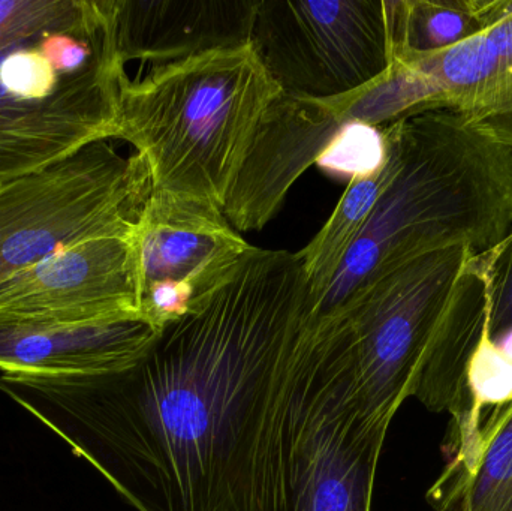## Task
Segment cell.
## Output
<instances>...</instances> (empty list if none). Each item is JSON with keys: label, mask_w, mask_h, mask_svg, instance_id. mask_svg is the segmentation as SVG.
<instances>
[{"label": "cell", "mask_w": 512, "mask_h": 511, "mask_svg": "<svg viewBox=\"0 0 512 511\" xmlns=\"http://www.w3.org/2000/svg\"><path fill=\"white\" fill-rule=\"evenodd\" d=\"M483 254L489 287L487 333L490 341H496L512 330V230L498 246Z\"/></svg>", "instance_id": "obj_20"}, {"label": "cell", "mask_w": 512, "mask_h": 511, "mask_svg": "<svg viewBox=\"0 0 512 511\" xmlns=\"http://www.w3.org/2000/svg\"><path fill=\"white\" fill-rule=\"evenodd\" d=\"M385 140L388 153L384 167L372 176L351 180L324 227L306 248L297 252L309 284L312 312L330 290L349 249L357 242L379 198L394 179L397 170L396 152L387 135Z\"/></svg>", "instance_id": "obj_15"}, {"label": "cell", "mask_w": 512, "mask_h": 511, "mask_svg": "<svg viewBox=\"0 0 512 511\" xmlns=\"http://www.w3.org/2000/svg\"><path fill=\"white\" fill-rule=\"evenodd\" d=\"M454 506L456 511H512V402L487 420L477 467Z\"/></svg>", "instance_id": "obj_17"}, {"label": "cell", "mask_w": 512, "mask_h": 511, "mask_svg": "<svg viewBox=\"0 0 512 511\" xmlns=\"http://www.w3.org/2000/svg\"><path fill=\"white\" fill-rule=\"evenodd\" d=\"M0 312L62 320L141 318L134 234L60 249L0 287Z\"/></svg>", "instance_id": "obj_11"}, {"label": "cell", "mask_w": 512, "mask_h": 511, "mask_svg": "<svg viewBox=\"0 0 512 511\" xmlns=\"http://www.w3.org/2000/svg\"><path fill=\"white\" fill-rule=\"evenodd\" d=\"M158 333L143 318L62 320L0 312V369L39 375L108 371L140 357Z\"/></svg>", "instance_id": "obj_14"}, {"label": "cell", "mask_w": 512, "mask_h": 511, "mask_svg": "<svg viewBox=\"0 0 512 511\" xmlns=\"http://www.w3.org/2000/svg\"><path fill=\"white\" fill-rule=\"evenodd\" d=\"M280 93L251 44L153 66L146 77L120 81L116 138L144 159L153 192L224 212Z\"/></svg>", "instance_id": "obj_4"}, {"label": "cell", "mask_w": 512, "mask_h": 511, "mask_svg": "<svg viewBox=\"0 0 512 511\" xmlns=\"http://www.w3.org/2000/svg\"><path fill=\"white\" fill-rule=\"evenodd\" d=\"M251 45L285 95H348L393 63L388 0H258Z\"/></svg>", "instance_id": "obj_8"}, {"label": "cell", "mask_w": 512, "mask_h": 511, "mask_svg": "<svg viewBox=\"0 0 512 511\" xmlns=\"http://www.w3.org/2000/svg\"><path fill=\"white\" fill-rule=\"evenodd\" d=\"M134 246L141 318L158 332L212 296L254 248L221 209L153 191Z\"/></svg>", "instance_id": "obj_10"}, {"label": "cell", "mask_w": 512, "mask_h": 511, "mask_svg": "<svg viewBox=\"0 0 512 511\" xmlns=\"http://www.w3.org/2000/svg\"><path fill=\"white\" fill-rule=\"evenodd\" d=\"M343 123L324 99L280 93L265 111L231 186L224 215L234 230L261 231Z\"/></svg>", "instance_id": "obj_12"}, {"label": "cell", "mask_w": 512, "mask_h": 511, "mask_svg": "<svg viewBox=\"0 0 512 511\" xmlns=\"http://www.w3.org/2000/svg\"><path fill=\"white\" fill-rule=\"evenodd\" d=\"M388 428L361 416L348 357L307 341L268 450L261 511H370Z\"/></svg>", "instance_id": "obj_6"}, {"label": "cell", "mask_w": 512, "mask_h": 511, "mask_svg": "<svg viewBox=\"0 0 512 511\" xmlns=\"http://www.w3.org/2000/svg\"><path fill=\"white\" fill-rule=\"evenodd\" d=\"M397 170L310 320L429 252L490 251L512 230V150L436 110L384 126Z\"/></svg>", "instance_id": "obj_3"}, {"label": "cell", "mask_w": 512, "mask_h": 511, "mask_svg": "<svg viewBox=\"0 0 512 511\" xmlns=\"http://www.w3.org/2000/svg\"><path fill=\"white\" fill-rule=\"evenodd\" d=\"M310 311L298 254L254 246L137 359L90 374L3 372L0 392L137 511H261Z\"/></svg>", "instance_id": "obj_1"}, {"label": "cell", "mask_w": 512, "mask_h": 511, "mask_svg": "<svg viewBox=\"0 0 512 511\" xmlns=\"http://www.w3.org/2000/svg\"><path fill=\"white\" fill-rule=\"evenodd\" d=\"M487 317L486 258L457 246L382 273L321 318L336 321L348 342L363 419L390 425L415 398L450 414L456 429L468 414L469 371Z\"/></svg>", "instance_id": "obj_2"}, {"label": "cell", "mask_w": 512, "mask_h": 511, "mask_svg": "<svg viewBox=\"0 0 512 511\" xmlns=\"http://www.w3.org/2000/svg\"><path fill=\"white\" fill-rule=\"evenodd\" d=\"M489 0H388L393 59L456 47L483 32Z\"/></svg>", "instance_id": "obj_16"}, {"label": "cell", "mask_w": 512, "mask_h": 511, "mask_svg": "<svg viewBox=\"0 0 512 511\" xmlns=\"http://www.w3.org/2000/svg\"><path fill=\"white\" fill-rule=\"evenodd\" d=\"M373 92L385 123L454 111L512 150V0H489L486 29L456 47L394 57Z\"/></svg>", "instance_id": "obj_9"}, {"label": "cell", "mask_w": 512, "mask_h": 511, "mask_svg": "<svg viewBox=\"0 0 512 511\" xmlns=\"http://www.w3.org/2000/svg\"><path fill=\"white\" fill-rule=\"evenodd\" d=\"M123 65L155 66L251 44L258 0H108Z\"/></svg>", "instance_id": "obj_13"}, {"label": "cell", "mask_w": 512, "mask_h": 511, "mask_svg": "<svg viewBox=\"0 0 512 511\" xmlns=\"http://www.w3.org/2000/svg\"><path fill=\"white\" fill-rule=\"evenodd\" d=\"M108 0L0 53V185L116 138L120 81Z\"/></svg>", "instance_id": "obj_5"}, {"label": "cell", "mask_w": 512, "mask_h": 511, "mask_svg": "<svg viewBox=\"0 0 512 511\" xmlns=\"http://www.w3.org/2000/svg\"><path fill=\"white\" fill-rule=\"evenodd\" d=\"M382 126L348 123L334 135L315 165L331 176L351 180L372 176L387 162Z\"/></svg>", "instance_id": "obj_18"}, {"label": "cell", "mask_w": 512, "mask_h": 511, "mask_svg": "<svg viewBox=\"0 0 512 511\" xmlns=\"http://www.w3.org/2000/svg\"><path fill=\"white\" fill-rule=\"evenodd\" d=\"M81 0H0V53L77 11Z\"/></svg>", "instance_id": "obj_19"}, {"label": "cell", "mask_w": 512, "mask_h": 511, "mask_svg": "<svg viewBox=\"0 0 512 511\" xmlns=\"http://www.w3.org/2000/svg\"><path fill=\"white\" fill-rule=\"evenodd\" d=\"M107 141L0 185V287L60 249L134 234L152 194L149 168Z\"/></svg>", "instance_id": "obj_7"}]
</instances>
